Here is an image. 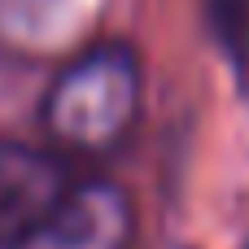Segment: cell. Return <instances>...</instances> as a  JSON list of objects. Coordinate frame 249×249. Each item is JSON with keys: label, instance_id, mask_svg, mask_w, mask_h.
I'll list each match as a JSON object with an SVG mask.
<instances>
[{"label": "cell", "instance_id": "obj_3", "mask_svg": "<svg viewBox=\"0 0 249 249\" xmlns=\"http://www.w3.org/2000/svg\"><path fill=\"white\" fill-rule=\"evenodd\" d=\"M66 193L70 175L57 153L0 136V249H18Z\"/></svg>", "mask_w": 249, "mask_h": 249}, {"label": "cell", "instance_id": "obj_2", "mask_svg": "<svg viewBox=\"0 0 249 249\" xmlns=\"http://www.w3.org/2000/svg\"><path fill=\"white\" fill-rule=\"evenodd\" d=\"M18 249H136V210L114 179H83Z\"/></svg>", "mask_w": 249, "mask_h": 249}, {"label": "cell", "instance_id": "obj_1", "mask_svg": "<svg viewBox=\"0 0 249 249\" xmlns=\"http://www.w3.org/2000/svg\"><path fill=\"white\" fill-rule=\"evenodd\" d=\"M140 101V57L123 39H101L57 70L39 101V127L61 153L109 158L136 131Z\"/></svg>", "mask_w": 249, "mask_h": 249}, {"label": "cell", "instance_id": "obj_4", "mask_svg": "<svg viewBox=\"0 0 249 249\" xmlns=\"http://www.w3.org/2000/svg\"><path fill=\"white\" fill-rule=\"evenodd\" d=\"M210 22L228 53L236 61H249V4L245 0H210Z\"/></svg>", "mask_w": 249, "mask_h": 249}]
</instances>
